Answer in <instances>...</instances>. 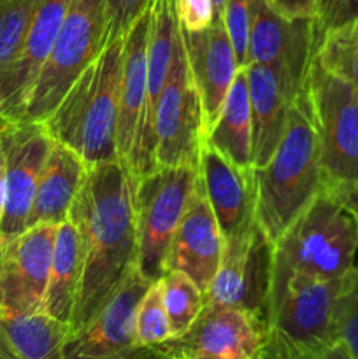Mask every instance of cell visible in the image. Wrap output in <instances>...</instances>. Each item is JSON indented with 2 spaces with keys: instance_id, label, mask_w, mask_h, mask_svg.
<instances>
[{
  "instance_id": "cell-26",
  "label": "cell",
  "mask_w": 358,
  "mask_h": 359,
  "mask_svg": "<svg viewBox=\"0 0 358 359\" xmlns=\"http://www.w3.org/2000/svg\"><path fill=\"white\" fill-rule=\"evenodd\" d=\"M314 56L329 72L358 88V20L321 32Z\"/></svg>"
},
{
  "instance_id": "cell-14",
  "label": "cell",
  "mask_w": 358,
  "mask_h": 359,
  "mask_svg": "<svg viewBox=\"0 0 358 359\" xmlns=\"http://www.w3.org/2000/svg\"><path fill=\"white\" fill-rule=\"evenodd\" d=\"M0 142L6 154V205L0 238L27 230L39 177L46 163L53 137L41 121H6L0 126Z\"/></svg>"
},
{
  "instance_id": "cell-41",
  "label": "cell",
  "mask_w": 358,
  "mask_h": 359,
  "mask_svg": "<svg viewBox=\"0 0 358 359\" xmlns=\"http://www.w3.org/2000/svg\"><path fill=\"white\" fill-rule=\"evenodd\" d=\"M142 359H168V358L164 356V354H161L157 347H151V349L147 351L146 356H144Z\"/></svg>"
},
{
  "instance_id": "cell-36",
  "label": "cell",
  "mask_w": 358,
  "mask_h": 359,
  "mask_svg": "<svg viewBox=\"0 0 358 359\" xmlns=\"http://www.w3.org/2000/svg\"><path fill=\"white\" fill-rule=\"evenodd\" d=\"M358 20V0H332L329 13L318 23L319 35L321 32L329 30V28L339 27V25L347 23V21Z\"/></svg>"
},
{
  "instance_id": "cell-40",
  "label": "cell",
  "mask_w": 358,
  "mask_h": 359,
  "mask_svg": "<svg viewBox=\"0 0 358 359\" xmlns=\"http://www.w3.org/2000/svg\"><path fill=\"white\" fill-rule=\"evenodd\" d=\"M330 6H332V0H318V23L326 16Z\"/></svg>"
},
{
  "instance_id": "cell-28",
  "label": "cell",
  "mask_w": 358,
  "mask_h": 359,
  "mask_svg": "<svg viewBox=\"0 0 358 359\" xmlns=\"http://www.w3.org/2000/svg\"><path fill=\"white\" fill-rule=\"evenodd\" d=\"M41 0H0V72L20 55Z\"/></svg>"
},
{
  "instance_id": "cell-7",
  "label": "cell",
  "mask_w": 358,
  "mask_h": 359,
  "mask_svg": "<svg viewBox=\"0 0 358 359\" xmlns=\"http://www.w3.org/2000/svg\"><path fill=\"white\" fill-rule=\"evenodd\" d=\"M199 181V167H157L137 179V270L151 284L165 273V256Z\"/></svg>"
},
{
  "instance_id": "cell-24",
  "label": "cell",
  "mask_w": 358,
  "mask_h": 359,
  "mask_svg": "<svg viewBox=\"0 0 358 359\" xmlns=\"http://www.w3.org/2000/svg\"><path fill=\"white\" fill-rule=\"evenodd\" d=\"M206 140L241 168H253V125L246 67L237 70L220 116Z\"/></svg>"
},
{
  "instance_id": "cell-38",
  "label": "cell",
  "mask_w": 358,
  "mask_h": 359,
  "mask_svg": "<svg viewBox=\"0 0 358 359\" xmlns=\"http://www.w3.org/2000/svg\"><path fill=\"white\" fill-rule=\"evenodd\" d=\"M332 191H336V189H332ZM336 193H339V195L346 200L347 205L354 210V214H357L358 217V186H354V188H350V189H343V191H336Z\"/></svg>"
},
{
  "instance_id": "cell-37",
  "label": "cell",
  "mask_w": 358,
  "mask_h": 359,
  "mask_svg": "<svg viewBox=\"0 0 358 359\" xmlns=\"http://www.w3.org/2000/svg\"><path fill=\"white\" fill-rule=\"evenodd\" d=\"M4 205H6V154L0 142V223H2Z\"/></svg>"
},
{
  "instance_id": "cell-3",
  "label": "cell",
  "mask_w": 358,
  "mask_h": 359,
  "mask_svg": "<svg viewBox=\"0 0 358 359\" xmlns=\"http://www.w3.org/2000/svg\"><path fill=\"white\" fill-rule=\"evenodd\" d=\"M357 269V214L339 193L323 188L274 245L267 307L293 277L339 279Z\"/></svg>"
},
{
  "instance_id": "cell-18",
  "label": "cell",
  "mask_w": 358,
  "mask_h": 359,
  "mask_svg": "<svg viewBox=\"0 0 358 359\" xmlns=\"http://www.w3.org/2000/svg\"><path fill=\"white\" fill-rule=\"evenodd\" d=\"M199 175L225 241L239 237L255 224L256 189L253 168H241L204 140Z\"/></svg>"
},
{
  "instance_id": "cell-29",
  "label": "cell",
  "mask_w": 358,
  "mask_h": 359,
  "mask_svg": "<svg viewBox=\"0 0 358 359\" xmlns=\"http://www.w3.org/2000/svg\"><path fill=\"white\" fill-rule=\"evenodd\" d=\"M135 344L139 347H154L172 339L171 323L161 300L160 286L153 283L140 298L133 323Z\"/></svg>"
},
{
  "instance_id": "cell-43",
  "label": "cell",
  "mask_w": 358,
  "mask_h": 359,
  "mask_svg": "<svg viewBox=\"0 0 358 359\" xmlns=\"http://www.w3.org/2000/svg\"><path fill=\"white\" fill-rule=\"evenodd\" d=\"M4 123H6V119H2V118H0V126H2Z\"/></svg>"
},
{
  "instance_id": "cell-20",
  "label": "cell",
  "mask_w": 358,
  "mask_h": 359,
  "mask_svg": "<svg viewBox=\"0 0 358 359\" xmlns=\"http://www.w3.org/2000/svg\"><path fill=\"white\" fill-rule=\"evenodd\" d=\"M181 30V28H179ZM186 62L202 104L206 135L220 116L239 65L221 18L200 32L181 30Z\"/></svg>"
},
{
  "instance_id": "cell-42",
  "label": "cell",
  "mask_w": 358,
  "mask_h": 359,
  "mask_svg": "<svg viewBox=\"0 0 358 359\" xmlns=\"http://www.w3.org/2000/svg\"><path fill=\"white\" fill-rule=\"evenodd\" d=\"M225 2H227V0H213L214 11H216V16L218 18H221V13H223V7H225Z\"/></svg>"
},
{
  "instance_id": "cell-34",
  "label": "cell",
  "mask_w": 358,
  "mask_h": 359,
  "mask_svg": "<svg viewBox=\"0 0 358 359\" xmlns=\"http://www.w3.org/2000/svg\"><path fill=\"white\" fill-rule=\"evenodd\" d=\"M337 339L343 342L350 356L358 359V280L344 297L339 316Z\"/></svg>"
},
{
  "instance_id": "cell-33",
  "label": "cell",
  "mask_w": 358,
  "mask_h": 359,
  "mask_svg": "<svg viewBox=\"0 0 358 359\" xmlns=\"http://www.w3.org/2000/svg\"><path fill=\"white\" fill-rule=\"evenodd\" d=\"M174 7L179 28L185 32L206 30L218 18L213 0H174Z\"/></svg>"
},
{
  "instance_id": "cell-30",
  "label": "cell",
  "mask_w": 358,
  "mask_h": 359,
  "mask_svg": "<svg viewBox=\"0 0 358 359\" xmlns=\"http://www.w3.org/2000/svg\"><path fill=\"white\" fill-rule=\"evenodd\" d=\"M225 30L234 48L239 69L249 63V30H251V9L249 0H227L221 13Z\"/></svg>"
},
{
  "instance_id": "cell-25",
  "label": "cell",
  "mask_w": 358,
  "mask_h": 359,
  "mask_svg": "<svg viewBox=\"0 0 358 359\" xmlns=\"http://www.w3.org/2000/svg\"><path fill=\"white\" fill-rule=\"evenodd\" d=\"M70 326L42 311L0 314V337L20 359H62Z\"/></svg>"
},
{
  "instance_id": "cell-21",
  "label": "cell",
  "mask_w": 358,
  "mask_h": 359,
  "mask_svg": "<svg viewBox=\"0 0 358 359\" xmlns=\"http://www.w3.org/2000/svg\"><path fill=\"white\" fill-rule=\"evenodd\" d=\"M147 34L150 9L132 25L123 41V72L119 86V112L116 149L126 161L135 140L147 88Z\"/></svg>"
},
{
  "instance_id": "cell-15",
  "label": "cell",
  "mask_w": 358,
  "mask_h": 359,
  "mask_svg": "<svg viewBox=\"0 0 358 359\" xmlns=\"http://www.w3.org/2000/svg\"><path fill=\"white\" fill-rule=\"evenodd\" d=\"M151 286L135 269L126 276L111 300L63 349L62 359H142L151 347L135 344L133 323L140 298Z\"/></svg>"
},
{
  "instance_id": "cell-8",
  "label": "cell",
  "mask_w": 358,
  "mask_h": 359,
  "mask_svg": "<svg viewBox=\"0 0 358 359\" xmlns=\"http://www.w3.org/2000/svg\"><path fill=\"white\" fill-rule=\"evenodd\" d=\"M357 280L358 269L339 279H290L267 307L270 333L304 347L337 342L340 307Z\"/></svg>"
},
{
  "instance_id": "cell-12",
  "label": "cell",
  "mask_w": 358,
  "mask_h": 359,
  "mask_svg": "<svg viewBox=\"0 0 358 359\" xmlns=\"http://www.w3.org/2000/svg\"><path fill=\"white\" fill-rule=\"evenodd\" d=\"M272 265L274 244L255 221L248 231L225 241L221 263L204 304L242 309L265 319Z\"/></svg>"
},
{
  "instance_id": "cell-11",
  "label": "cell",
  "mask_w": 358,
  "mask_h": 359,
  "mask_svg": "<svg viewBox=\"0 0 358 359\" xmlns=\"http://www.w3.org/2000/svg\"><path fill=\"white\" fill-rule=\"evenodd\" d=\"M312 55V49H304L277 62L246 67L251 100L253 168L263 167L276 151Z\"/></svg>"
},
{
  "instance_id": "cell-13",
  "label": "cell",
  "mask_w": 358,
  "mask_h": 359,
  "mask_svg": "<svg viewBox=\"0 0 358 359\" xmlns=\"http://www.w3.org/2000/svg\"><path fill=\"white\" fill-rule=\"evenodd\" d=\"M58 224H35L0 238V314L41 311Z\"/></svg>"
},
{
  "instance_id": "cell-1",
  "label": "cell",
  "mask_w": 358,
  "mask_h": 359,
  "mask_svg": "<svg viewBox=\"0 0 358 359\" xmlns=\"http://www.w3.org/2000/svg\"><path fill=\"white\" fill-rule=\"evenodd\" d=\"M137 177L121 158L90 167L69 217L83 241V277L72 335L104 309L137 266ZM70 335V337H72Z\"/></svg>"
},
{
  "instance_id": "cell-4",
  "label": "cell",
  "mask_w": 358,
  "mask_h": 359,
  "mask_svg": "<svg viewBox=\"0 0 358 359\" xmlns=\"http://www.w3.org/2000/svg\"><path fill=\"white\" fill-rule=\"evenodd\" d=\"M123 41L125 37L105 42L100 55L77 77L55 112L42 121L53 140L79 154L88 168L118 158Z\"/></svg>"
},
{
  "instance_id": "cell-31",
  "label": "cell",
  "mask_w": 358,
  "mask_h": 359,
  "mask_svg": "<svg viewBox=\"0 0 358 359\" xmlns=\"http://www.w3.org/2000/svg\"><path fill=\"white\" fill-rule=\"evenodd\" d=\"M262 359H353L340 340L325 346H295L270 333Z\"/></svg>"
},
{
  "instance_id": "cell-22",
  "label": "cell",
  "mask_w": 358,
  "mask_h": 359,
  "mask_svg": "<svg viewBox=\"0 0 358 359\" xmlns=\"http://www.w3.org/2000/svg\"><path fill=\"white\" fill-rule=\"evenodd\" d=\"M88 167L79 154L53 140L39 177L27 228L35 224H60L69 217L77 191L83 186Z\"/></svg>"
},
{
  "instance_id": "cell-2",
  "label": "cell",
  "mask_w": 358,
  "mask_h": 359,
  "mask_svg": "<svg viewBox=\"0 0 358 359\" xmlns=\"http://www.w3.org/2000/svg\"><path fill=\"white\" fill-rule=\"evenodd\" d=\"M253 175L256 189L255 219L276 245L323 189L319 137L302 88L288 112L276 151L263 167L253 168Z\"/></svg>"
},
{
  "instance_id": "cell-39",
  "label": "cell",
  "mask_w": 358,
  "mask_h": 359,
  "mask_svg": "<svg viewBox=\"0 0 358 359\" xmlns=\"http://www.w3.org/2000/svg\"><path fill=\"white\" fill-rule=\"evenodd\" d=\"M0 359H20L11 351V347L4 342L2 337H0Z\"/></svg>"
},
{
  "instance_id": "cell-6",
  "label": "cell",
  "mask_w": 358,
  "mask_h": 359,
  "mask_svg": "<svg viewBox=\"0 0 358 359\" xmlns=\"http://www.w3.org/2000/svg\"><path fill=\"white\" fill-rule=\"evenodd\" d=\"M105 0H70L48 60L42 65L21 119L46 121L77 77L105 46Z\"/></svg>"
},
{
  "instance_id": "cell-16",
  "label": "cell",
  "mask_w": 358,
  "mask_h": 359,
  "mask_svg": "<svg viewBox=\"0 0 358 359\" xmlns=\"http://www.w3.org/2000/svg\"><path fill=\"white\" fill-rule=\"evenodd\" d=\"M178 18L174 0H151L150 6V34H147V88L146 100L140 112L135 140L130 156L126 158L130 170L137 179L157 168L154 151V114L160 100L161 90L171 70L174 42L178 37Z\"/></svg>"
},
{
  "instance_id": "cell-27",
  "label": "cell",
  "mask_w": 358,
  "mask_h": 359,
  "mask_svg": "<svg viewBox=\"0 0 358 359\" xmlns=\"http://www.w3.org/2000/svg\"><path fill=\"white\" fill-rule=\"evenodd\" d=\"M161 300L171 323L172 339L181 337L199 318L204 307V293L186 273L167 270L158 280Z\"/></svg>"
},
{
  "instance_id": "cell-10",
  "label": "cell",
  "mask_w": 358,
  "mask_h": 359,
  "mask_svg": "<svg viewBox=\"0 0 358 359\" xmlns=\"http://www.w3.org/2000/svg\"><path fill=\"white\" fill-rule=\"evenodd\" d=\"M270 330L265 319L235 307L204 304L181 337L154 346L168 359H262Z\"/></svg>"
},
{
  "instance_id": "cell-23",
  "label": "cell",
  "mask_w": 358,
  "mask_h": 359,
  "mask_svg": "<svg viewBox=\"0 0 358 359\" xmlns=\"http://www.w3.org/2000/svg\"><path fill=\"white\" fill-rule=\"evenodd\" d=\"M83 241L79 231L72 221L65 219L56 228L51 272L41 311L69 326L83 277Z\"/></svg>"
},
{
  "instance_id": "cell-17",
  "label": "cell",
  "mask_w": 358,
  "mask_h": 359,
  "mask_svg": "<svg viewBox=\"0 0 358 359\" xmlns=\"http://www.w3.org/2000/svg\"><path fill=\"white\" fill-rule=\"evenodd\" d=\"M223 248L225 238L199 175L181 223L168 245L165 272L178 270L186 273L206 294L221 263Z\"/></svg>"
},
{
  "instance_id": "cell-5",
  "label": "cell",
  "mask_w": 358,
  "mask_h": 359,
  "mask_svg": "<svg viewBox=\"0 0 358 359\" xmlns=\"http://www.w3.org/2000/svg\"><path fill=\"white\" fill-rule=\"evenodd\" d=\"M319 137L323 188L358 186V88L329 72L312 55L302 83Z\"/></svg>"
},
{
  "instance_id": "cell-19",
  "label": "cell",
  "mask_w": 358,
  "mask_h": 359,
  "mask_svg": "<svg viewBox=\"0 0 358 359\" xmlns=\"http://www.w3.org/2000/svg\"><path fill=\"white\" fill-rule=\"evenodd\" d=\"M70 0H41L18 58L0 72V118L21 119L28 93L48 60Z\"/></svg>"
},
{
  "instance_id": "cell-9",
  "label": "cell",
  "mask_w": 358,
  "mask_h": 359,
  "mask_svg": "<svg viewBox=\"0 0 358 359\" xmlns=\"http://www.w3.org/2000/svg\"><path fill=\"white\" fill-rule=\"evenodd\" d=\"M157 167H199L206 140L202 104L186 62L181 30L174 42L171 70L154 114Z\"/></svg>"
},
{
  "instance_id": "cell-35",
  "label": "cell",
  "mask_w": 358,
  "mask_h": 359,
  "mask_svg": "<svg viewBox=\"0 0 358 359\" xmlns=\"http://www.w3.org/2000/svg\"><path fill=\"white\" fill-rule=\"evenodd\" d=\"M267 4L284 20L318 21V0H267Z\"/></svg>"
},
{
  "instance_id": "cell-32",
  "label": "cell",
  "mask_w": 358,
  "mask_h": 359,
  "mask_svg": "<svg viewBox=\"0 0 358 359\" xmlns=\"http://www.w3.org/2000/svg\"><path fill=\"white\" fill-rule=\"evenodd\" d=\"M151 0H105V42L123 39L132 25L150 9Z\"/></svg>"
}]
</instances>
